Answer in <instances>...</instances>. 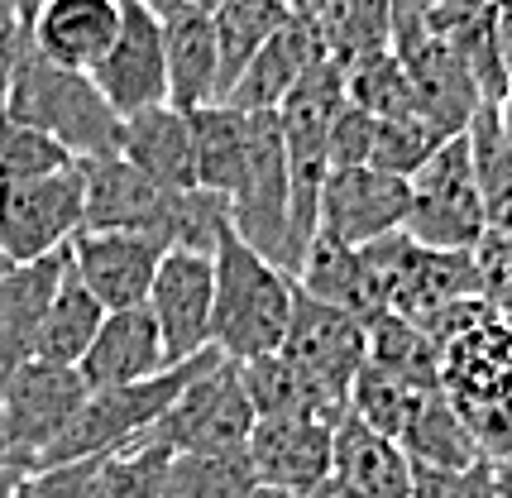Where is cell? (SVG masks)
<instances>
[{
    "mask_svg": "<svg viewBox=\"0 0 512 498\" xmlns=\"http://www.w3.org/2000/svg\"><path fill=\"white\" fill-rule=\"evenodd\" d=\"M216 302H211V350L235 364H249L259 355H273L292 321L297 278L273 269L264 254L230 230L216 254Z\"/></svg>",
    "mask_w": 512,
    "mask_h": 498,
    "instance_id": "6da1fadb",
    "label": "cell"
},
{
    "mask_svg": "<svg viewBox=\"0 0 512 498\" xmlns=\"http://www.w3.org/2000/svg\"><path fill=\"white\" fill-rule=\"evenodd\" d=\"M0 115L20 120L39 135L58 139L72 159H111L120 154V115L111 111V101L96 91L91 72L77 68H58L48 63L44 53H24L15 82L5 91V106Z\"/></svg>",
    "mask_w": 512,
    "mask_h": 498,
    "instance_id": "7a4b0ae2",
    "label": "cell"
},
{
    "mask_svg": "<svg viewBox=\"0 0 512 498\" xmlns=\"http://www.w3.org/2000/svg\"><path fill=\"white\" fill-rule=\"evenodd\" d=\"M441 393L484 460L512 455V326L479 317L441 345Z\"/></svg>",
    "mask_w": 512,
    "mask_h": 498,
    "instance_id": "3957f363",
    "label": "cell"
},
{
    "mask_svg": "<svg viewBox=\"0 0 512 498\" xmlns=\"http://www.w3.org/2000/svg\"><path fill=\"white\" fill-rule=\"evenodd\" d=\"M211 360H216V350H201V355L173 364V369H163V374H154V379L91 388L87 403L77 408V417L67 422L63 436L48 446V455L34 465V470H44V465H72V460H91V455L120 451V446L139 441L163 412L173 408V398H178L182 388L192 384Z\"/></svg>",
    "mask_w": 512,
    "mask_h": 498,
    "instance_id": "277c9868",
    "label": "cell"
},
{
    "mask_svg": "<svg viewBox=\"0 0 512 498\" xmlns=\"http://www.w3.org/2000/svg\"><path fill=\"white\" fill-rule=\"evenodd\" d=\"M402 235L426 249H460V254H469L489 235L479 182H474V168H469L465 130L450 135L407 178V221H402Z\"/></svg>",
    "mask_w": 512,
    "mask_h": 498,
    "instance_id": "5b68a950",
    "label": "cell"
},
{
    "mask_svg": "<svg viewBox=\"0 0 512 498\" xmlns=\"http://www.w3.org/2000/svg\"><path fill=\"white\" fill-rule=\"evenodd\" d=\"M254 403L245 393L240 364L216 355L192 384L173 398V408L158 417L144 436H154L158 446L173 455L187 451H245L249 431H254Z\"/></svg>",
    "mask_w": 512,
    "mask_h": 498,
    "instance_id": "8992f818",
    "label": "cell"
},
{
    "mask_svg": "<svg viewBox=\"0 0 512 498\" xmlns=\"http://www.w3.org/2000/svg\"><path fill=\"white\" fill-rule=\"evenodd\" d=\"M87 393L91 388L82 384L77 369L29 360L0 393V460L34 470L87 403Z\"/></svg>",
    "mask_w": 512,
    "mask_h": 498,
    "instance_id": "52a82bcc",
    "label": "cell"
},
{
    "mask_svg": "<svg viewBox=\"0 0 512 498\" xmlns=\"http://www.w3.org/2000/svg\"><path fill=\"white\" fill-rule=\"evenodd\" d=\"M82 235V168L0 187V264H34Z\"/></svg>",
    "mask_w": 512,
    "mask_h": 498,
    "instance_id": "ba28073f",
    "label": "cell"
},
{
    "mask_svg": "<svg viewBox=\"0 0 512 498\" xmlns=\"http://www.w3.org/2000/svg\"><path fill=\"white\" fill-rule=\"evenodd\" d=\"M163 254V240L144 230H82L67 245V269L106 312H120L144 307Z\"/></svg>",
    "mask_w": 512,
    "mask_h": 498,
    "instance_id": "9c48e42d",
    "label": "cell"
},
{
    "mask_svg": "<svg viewBox=\"0 0 512 498\" xmlns=\"http://www.w3.org/2000/svg\"><path fill=\"white\" fill-rule=\"evenodd\" d=\"M278 355L292 360L297 369H307L316 384H326L350 398V384L359 379V369L369 364V326L359 317H350V312H340L331 302H316V297H307L297 288L288 336L278 345Z\"/></svg>",
    "mask_w": 512,
    "mask_h": 498,
    "instance_id": "30bf717a",
    "label": "cell"
},
{
    "mask_svg": "<svg viewBox=\"0 0 512 498\" xmlns=\"http://www.w3.org/2000/svg\"><path fill=\"white\" fill-rule=\"evenodd\" d=\"M211 302H216V264H211V254L168 249L144 307H149V317H154L163 350H168L173 364L211 350Z\"/></svg>",
    "mask_w": 512,
    "mask_h": 498,
    "instance_id": "8fae6325",
    "label": "cell"
},
{
    "mask_svg": "<svg viewBox=\"0 0 512 498\" xmlns=\"http://www.w3.org/2000/svg\"><path fill=\"white\" fill-rule=\"evenodd\" d=\"M402 221H407V178L379 168H331L316 192V230L355 249L398 235Z\"/></svg>",
    "mask_w": 512,
    "mask_h": 498,
    "instance_id": "7c38bea8",
    "label": "cell"
},
{
    "mask_svg": "<svg viewBox=\"0 0 512 498\" xmlns=\"http://www.w3.org/2000/svg\"><path fill=\"white\" fill-rule=\"evenodd\" d=\"M125 5V0H120ZM91 82L96 91L111 101V111L125 120V115L154 111V106H168V53H163V24L139 10V5H125L120 10V34L115 44L106 48V58L91 68Z\"/></svg>",
    "mask_w": 512,
    "mask_h": 498,
    "instance_id": "4fadbf2b",
    "label": "cell"
},
{
    "mask_svg": "<svg viewBox=\"0 0 512 498\" xmlns=\"http://www.w3.org/2000/svg\"><path fill=\"white\" fill-rule=\"evenodd\" d=\"M331 431L321 422H302V417H264L254 422L245 441L254 484L268 489H288V494H307L331 475Z\"/></svg>",
    "mask_w": 512,
    "mask_h": 498,
    "instance_id": "5bb4252c",
    "label": "cell"
},
{
    "mask_svg": "<svg viewBox=\"0 0 512 498\" xmlns=\"http://www.w3.org/2000/svg\"><path fill=\"white\" fill-rule=\"evenodd\" d=\"M82 230H144L158 235L168 187L149 182L120 154L111 159H82Z\"/></svg>",
    "mask_w": 512,
    "mask_h": 498,
    "instance_id": "9a60e30c",
    "label": "cell"
},
{
    "mask_svg": "<svg viewBox=\"0 0 512 498\" xmlns=\"http://www.w3.org/2000/svg\"><path fill=\"white\" fill-rule=\"evenodd\" d=\"M120 0H39L29 15V44L58 68L91 72L120 34Z\"/></svg>",
    "mask_w": 512,
    "mask_h": 498,
    "instance_id": "2e32d148",
    "label": "cell"
},
{
    "mask_svg": "<svg viewBox=\"0 0 512 498\" xmlns=\"http://www.w3.org/2000/svg\"><path fill=\"white\" fill-rule=\"evenodd\" d=\"M163 369H173L163 336H158L149 307H120L106 312L101 331L91 340V350L82 355L77 374L87 388H111V384H139V379H154Z\"/></svg>",
    "mask_w": 512,
    "mask_h": 498,
    "instance_id": "e0dca14e",
    "label": "cell"
},
{
    "mask_svg": "<svg viewBox=\"0 0 512 498\" xmlns=\"http://www.w3.org/2000/svg\"><path fill=\"white\" fill-rule=\"evenodd\" d=\"M120 159L168 192L197 187V159H192V120L178 106L125 115L120 125Z\"/></svg>",
    "mask_w": 512,
    "mask_h": 498,
    "instance_id": "ac0fdd59",
    "label": "cell"
},
{
    "mask_svg": "<svg viewBox=\"0 0 512 498\" xmlns=\"http://www.w3.org/2000/svg\"><path fill=\"white\" fill-rule=\"evenodd\" d=\"M245 393L254 403V417H302V422H321V427H340V417L350 412V398L335 388L316 384L307 369H297L292 360H283L278 350L259 355V360L240 364Z\"/></svg>",
    "mask_w": 512,
    "mask_h": 498,
    "instance_id": "d6986e66",
    "label": "cell"
},
{
    "mask_svg": "<svg viewBox=\"0 0 512 498\" xmlns=\"http://www.w3.org/2000/svg\"><path fill=\"white\" fill-rule=\"evenodd\" d=\"M321 58L316 34L307 20H288L283 29H273L264 48L245 63V72L235 77V87L225 91V106L235 111H278L283 96L297 87V77Z\"/></svg>",
    "mask_w": 512,
    "mask_h": 498,
    "instance_id": "ffe728a7",
    "label": "cell"
},
{
    "mask_svg": "<svg viewBox=\"0 0 512 498\" xmlns=\"http://www.w3.org/2000/svg\"><path fill=\"white\" fill-rule=\"evenodd\" d=\"M331 475L345 479L364 498H412V460L398 441L364 427L355 412L331 431Z\"/></svg>",
    "mask_w": 512,
    "mask_h": 498,
    "instance_id": "44dd1931",
    "label": "cell"
},
{
    "mask_svg": "<svg viewBox=\"0 0 512 498\" xmlns=\"http://www.w3.org/2000/svg\"><path fill=\"white\" fill-rule=\"evenodd\" d=\"M163 53H168V106L201 111L221 101V48L206 10H187L163 24Z\"/></svg>",
    "mask_w": 512,
    "mask_h": 498,
    "instance_id": "7402d4cb",
    "label": "cell"
},
{
    "mask_svg": "<svg viewBox=\"0 0 512 498\" xmlns=\"http://www.w3.org/2000/svg\"><path fill=\"white\" fill-rule=\"evenodd\" d=\"M297 288L316 302H331L340 312L359 317L364 326L374 317H383L379 293L369 283V269H364V254L345 240H335L326 230H316L307 240V254H302V269H297Z\"/></svg>",
    "mask_w": 512,
    "mask_h": 498,
    "instance_id": "603a6c76",
    "label": "cell"
},
{
    "mask_svg": "<svg viewBox=\"0 0 512 498\" xmlns=\"http://www.w3.org/2000/svg\"><path fill=\"white\" fill-rule=\"evenodd\" d=\"M192 120V159H197V187L201 192H216V197H235L240 182H245V163H249V115L235 106H201L187 111Z\"/></svg>",
    "mask_w": 512,
    "mask_h": 498,
    "instance_id": "cb8c5ba5",
    "label": "cell"
},
{
    "mask_svg": "<svg viewBox=\"0 0 512 498\" xmlns=\"http://www.w3.org/2000/svg\"><path fill=\"white\" fill-rule=\"evenodd\" d=\"M101 321H106V307L96 302V297L72 278V269L63 273V283H58V293L48 302L44 321H39V340H34V360L44 364H67V369H77L82 355L91 350V340L101 331Z\"/></svg>",
    "mask_w": 512,
    "mask_h": 498,
    "instance_id": "d4e9b609",
    "label": "cell"
},
{
    "mask_svg": "<svg viewBox=\"0 0 512 498\" xmlns=\"http://www.w3.org/2000/svg\"><path fill=\"white\" fill-rule=\"evenodd\" d=\"M369 369H379L407 388L436 393L441 388V345L417 321L383 312L369 321Z\"/></svg>",
    "mask_w": 512,
    "mask_h": 498,
    "instance_id": "484cf974",
    "label": "cell"
},
{
    "mask_svg": "<svg viewBox=\"0 0 512 498\" xmlns=\"http://www.w3.org/2000/svg\"><path fill=\"white\" fill-rule=\"evenodd\" d=\"M465 144H469V168L479 182V202L489 216V230H508L512 221V139L498 125V111L489 101L469 115L465 125Z\"/></svg>",
    "mask_w": 512,
    "mask_h": 498,
    "instance_id": "4316f807",
    "label": "cell"
},
{
    "mask_svg": "<svg viewBox=\"0 0 512 498\" xmlns=\"http://www.w3.org/2000/svg\"><path fill=\"white\" fill-rule=\"evenodd\" d=\"M398 446L407 451L412 465H426V470H465L474 460H484L479 446H474V436H469L465 422L455 417V408L446 403L441 388L422 398V408L407 422Z\"/></svg>",
    "mask_w": 512,
    "mask_h": 498,
    "instance_id": "83f0119b",
    "label": "cell"
},
{
    "mask_svg": "<svg viewBox=\"0 0 512 498\" xmlns=\"http://www.w3.org/2000/svg\"><path fill=\"white\" fill-rule=\"evenodd\" d=\"M168 460H173L168 446H158L154 436H139L120 451L96 455V470H91L82 498H158Z\"/></svg>",
    "mask_w": 512,
    "mask_h": 498,
    "instance_id": "f1b7e54d",
    "label": "cell"
},
{
    "mask_svg": "<svg viewBox=\"0 0 512 498\" xmlns=\"http://www.w3.org/2000/svg\"><path fill=\"white\" fill-rule=\"evenodd\" d=\"M254 489L245 451H187L168 460L158 498H245Z\"/></svg>",
    "mask_w": 512,
    "mask_h": 498,
    "instance_id": "f546056e",
    "label": "cell"
},
{
    "mask_svg": "<svg viewBox=\"0 0 512 498\" xmlns=\"http://www.w3.org/2000/svg\"><path fill=\"white\" fill-rule=\"evenodd\" d=\"M225 235H230V202L216 192H173L158 221V240L163 249H187V254H216Z\"/></svg>",
    "mask_w": 512,
    "mask_h": 498,
    "instance_id": "4dcf8cb0",
    "label": "cell"
},
{
    "mask_svg": "<svg viewBox=\"0 0 512 498\" xmlns=\"http://www.w3.org/2000/svg\"><path fill=\"white\" fill-rule=\"evenodd\" d=\"M345 101L359 106V111H369L374 120L417 111L412 77H407V68H402V58L393 48L369 53V58H359L355 68H345Z\"/></svg>",
    "mask_w": 512,
    "mask_h": 498,
    "instance_id": "1f68e13d",
    "label": "cell"
},
{
    "mask_svg": "<svg viewBox=\"0 0 512 498\" xmlns=\"http://www.w3.org/2000/svg\"><path fill=\"white\" fill-rule=\"evenodd\" d=\"M446 130L436 120H426L422 111L407 115H388L374 125V154H369V168L379 173H393V178H412L441 144H446Z\"/></svg>",
    "mask_w": 512,
    "mask_h": 498,
    "instance_id": "d6a6232c",
    "label": "cell"
},
{
    "mask_svg": "<svg viewBox=\"0 0 512 498\" xmlns=\"http://www.w3.org/2000/svg\"><path fill=\"white\" fill-rule=\"evenodd\" d=\"M422 398H426L422 388L398 384V379H388V374L369 369V364L359 369V379L350 384V412H355L364 427H374L379 436H388V441H402V431L417 417Z\"/></svg>",
    "mask_w": 512,
    "mask_h": 498,
    "instance_id": "836d02e7",
    "label": "cell"
},
{
    "mask_svg": "<svg viewBox=\"0 0 512 498\" xmlns=\"http://www.w3.org/2000/svg\"><path fill=\"white\" fill-rule=\"evenodd\" d=\"M72 154H67L58 139L29 130L20 120L0 115V187L5 182H29V178H48L58 168H72Z\"/></svg>",
    "mask_w": 512,
    "mask_h": 498,
    "instance_id": "e575fe53",
    "label": "cell"
},
{
    "mask_svg": "<svg viewBox=\"0 0 512 498\" xmlns=\"http://www.w3.org/2000/svg\"><path fill=\"white\" fill-rule=\"evenodd\" d=\"M474 273H479L484 307L512 326V235L508 230H489L474 245Z\"/></svg>",
    "mask_w": 512,
    "mask_h": 498,
    "instance_id": "d590c367",
    "label": "cell"
},
{
    "mask_svg": "<svg viewBox=\"0 0 512 498\" xmlns=\"http://www.w3.org/2000/svg\"><path fill=\"white\" fill-rule=\"evenodd\" d=\"M374 115L359 111V106H340L326 130V163L331 168H369V154H374Z\"/></svg>",
    "mask_w": 512,
    "mask_h": 498,
    "instance_id": "8d00e7d4",
    "label": "cell"
},
{
    "mask_svg": "<svg viewBox=\"0 0 512 498\" xmlns=\"http://www.w3.org/2000/svg\"><path fill=\"white\" fill-rule=\"evenodd\" d=\"M412 498H493V460H474L465 470L412 465Z\"/></svg>",
    "mask_w": 512,
    "mask_h": 498,
    "instance_id": "74e56055",
    "label": "cell"
},
{
    "mask_svg": "<svg viewBox=\"0 0 512 498\" xmlns=\"http://www.w3.org/2000/svg\"><path fill=\"white\" fill-rule=\"evenodd\" d=\"M91 470H96V455H91V460H72V465L24 470L10 498H82V494H87Z\"/></svg>",
    "mask_w": 512,
    "mask_h": 498,
    "instance_id": "f35d334b",
    "label": "cell"
},
{
    "mask_svg": "<svg viewBox=\"0 0 512 498\" xmlns=\"http://www.w3.org/2000/svg\"><path fill=\"white\" fill-rule=\"evenodd\" d=\"M29 48H34L29 44V10L20 0H0V106H5V91H10Z\"/></svg>",
    "mask_w": 512,
    "mask_h": 498,
    "instance_id": "ab89813d",
    "label": "cell"
},
{
    "mask_svg": "<svg viewBox=\"0 0 512 498\" xmlns=\"http://www.w3.org/2000/svg\"><path fill=\"white\" fill-rule=\"evenodd\" d=\"M493 44H498V63H503V77L512 87V0L493 10Z\"/></svg>",
    "mask_w": 512,
    "mask_h": 498,
    "instance_id": "60d3db41",
    "label": "cell"
},
{
    "mask_svg": "<svg viewBox=\"0 0 512 498\" xmlns=\"http://www.w3.org/2000/svg\"><path fill=\"white\" fill-rule=\"evenodd\" d=\"M125 5L149 10L158 24H168V20H178V15H187V10H197V0H125Z\"/></svg>",
    "mask_w": 512,
    "mask_h": 498,
    "instance_id": "b9f144b4",
    "label": "cell"
},
{
    "mask_svg": "<svg viewBox=\"0 0 512 498\" xmlns=\"http://www.w3.org/2000/svg\"><path fill=\"white\" fill-rule=\"evenodd\" d=\"M302 498H364V494H359V489H350L345 479L326 475V479H321V484H316V489H307V494H302Z\"/></svg>",
    "mask_w": 512,
    "mask_h": 498,
    "instance_id": "7bdbcfd3",
    "label": "cell"
},
{
    "mask_svg": "<svg viewBox=\"0 0 512 498\" xmlns=\"http://www.w3.org/2000/svg\"><path fill=\"white\" fill-rule=\"evenodd\" d=\"M493 498H512V455L493 460Z\"/></svg>",
    "mask_w": 512,
    "mask_h": 498,
    "instance_id": "ee69618b",
    "label": "cell"
},
{
    "mask_svg": "<svg viewBox=\"0 0 512 498\" xmlns=\"http://www.w3.org/2000/svg\"><path fill=\"white\" fill-rule=\"evenodd\" d=\"M493 111H498V125H503V135L512 139V87L503 91L498 101H493Z\"/></svg>",
    "mask_w": 512,
    "mask_h": 498,
    "instance_id": "f6af8a7d",
    "label": "cell"
},
{
    "mask_svg": "<svg viewBox=\"0 0 512 498\" xmlns=\"http://www.w3.org/2000/svg\"><path fill=\"white\" fill-rule=\"evenodd\" d=\"M20 465H5V460H0V498H10L15 494V484H20Z\"/></svg>",
    "mask_w": 512,
    "mask_h": 498,
    "instance_id": "bcb514c9",
    "label": "cell"
},
{
    "mask_svg": "<svg viewBox=\"0 0 512 498\" xmlns=\"http://www.w3.org/2000/svg\"><path fill=\"white\" fill-rule=\"evenodd\" d=\"M24 10H29V15H34V10H39V0H20Z\"/></svg>",
    "mask_w": 512,
    "mask_h": 498,
    "instance_id": "7dc6e473",
    "label": "cell"
},
{
    "mask_svg": "<svg viewBox=\"0 0 512 498\" xmlns=\"http://www.w3.org/2000/svg\"><path fill=\"white\" fill-rule=\"evenodd\" d=\"M508 235H512V221H508Z\"/></svg>",
    "mask_w": 512,
    "mask_h": 498,
    "instance_id": "c3c4849f",
    "label": "cell"
},
{
    "mask_svg": "<svg viewBox=\"0 0 512 498\" xmlns=\"http://www.w3.org/2000/svg\"><path fill=\"white\" fill-rule=\"evenodd\" d=\"M0 269H5V264H0Z\"/></svg>",
    "mask_w": 512,
    "mask_h": 498,
    "instance_id": "681fc988",
    "label": "cell"
}]
</instances>
